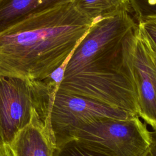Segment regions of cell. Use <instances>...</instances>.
<instances>
[{
  "instance_id": "obj_2",
  "label": "cell",
  "mask_w": 156,
  "mask_h": 156,
  "mask_svg": "<svg viewBox=\"0 0 156 156\" xmlns=\"http://www.w3.org/2000/svg\"><path fill=\"white\" fill-rule=\"evenodd\" d=\"M57 90L43 80L0 76V144H10L32 122H50Z\"/></svg>"
},
{
  "instance_id": "obj_1",
  "label": "cell",
  "mask_w": 156,
  "mask_h": 156,
  "mask_svg": "<svg viewBox=\"0 0 156 156\" xmlns=\"http://www.w3.org/2000/svg\"><path fill=\"white\" fill-rule=\"evenodd\" d=\"M93 24L65 0L0 34V76L43 80L71 54Z\"/></svg>"
},
{
  "instance_id": "obj_9",
  "label": "cell",
  "mask_w": 156,
  "mask_h": 156,
  "mask_svg": "<svg viewBox=\"0 0 156 156\" xmlns=\"http://www.w3.org/2000/svg\"><path fill=\"white\" fill-rule=\"evenodd\" d=\"M65 0H0V34Z\"/></svg>"
},
{
  "instance_id": "obj_12",
  "label": "cell",
  "mask_w": 156,
  "mask_h": 156,
  "mask_svg": "<svg viewBox=\"0 0 156 156\" xmlns=\"http://www.w3.org/2000/svg\"><path fill=\"white\" fill-rule=\"evenodd\" d=\"M136 23L140 31L156 55V15L142 17Z\"/></svg>"
},
{
  "instance_id": "obj_6",
  "label": "cell",
  "mask_w": 156,
  "mask_h": 156,
  "mask_svg": "<svg viewBox=\"0 0 156 156\" xmlns=\"http://www.w3.org/2000/svg\"><path fill=\"white\" fill-rule=\"evenodd\" d=\"M122 65L134 88L140 118L156 128V55L138 24L124 41Z\"/></svg>"
},
{
  "instance_id": "obj_3",
  "label": "cell",
  "mask_w": 156,
  "mask_h": 156,
  "mask_svg": "<svg viewBox=\"0 0 156 156\" xmlns=\"http://www.w3.org/2000/svg\"><path fill=\"white\" fill-rule=\"evenodd\" d=\"M137 27L127 10H121L94 23L71 53L64 76L82 71L122 67L126 37Z\"/></svg>"
},
{
  "instance_id": "obj_11",
  "label": "cell",
  "mask_w": 156,
  "mask_h": 156,
  "mask_svg": "<svg viewBox=\"0 0 156 156\" xmlns=\"http://www.w3.org/2000/svg\"><path fill=\"white\" fill-rule=\"evenodd\" d=\"M52 156H104L93 151L75 140L55 147Z\"/></svg>"
},
{
  "instance_id": "obj_4",
  "label": "cell",
  "mask_w": 156,
  "mask_h": 156,
  "mask_svg": "<svg viewBox=\"0 0 156 156\" xmlns=\"http://www.w3.org/2000/svg\"><path fill=\"white\" fill-rule=\"evenodd\" d=\"M150 132L139 116L102 118L77 130L71 140L104 156H143L152 143Z\"/></svg>"
},
{
  "instance_id": "obj_10",
  "label": "cell",
  "mask_w": 156,
  "mask_h": 156,
  "mask_svg": "<svg viewBox=\"0 0 156 156\" xmlns=\"http://www.w3.org/2000/svg\"><path fill=\"white\" fill-rule=\"evenodd\" d=\"M77 9L93 21L125 10L132 13L129 0H73Z\"/></svg>"
},
{
  "instance_id": "obj_16",
  "label": "cell",
  "mask_w": 156,
  "mask_h": 156,
  "mask_svg": "<svg viewBox=\"0 0 156 156\" xmlns=\"http://www.w3.org/2000/svg\"><path fill=\"white\" fill-rule=\"evenodd\" d=\"M150 134H151V137L152 141L156 142V128L154 129L152 131H151Z\"/></svg>"
},
{
  "instance_id": "obj_8",
  "label": "cell",
  "mask_w": 156,
  "mask_h": 156,
  "mask_svg": "<svg viewBox=\"0 0 156 156\" xmlns=\"http://www.w3.org/2000/svg\"><path fill=\"white\" fill-rule=\"evenodd\" d=\"M15 156H52L55 147L49 122H32L10 144Z\"/></svg>"
},
{
  "instance_id": "obj_15",
  "label": "cell",
  "mask_w": 156,
  "mask_h": 156,
  "mask_svg": "<svg viewBox=\"0 0 156 156\" xmlns=\"http://www.w3.org/2000/svg\"><path fill=\"white\" fill-rule=\"evenodd\" d=\"M143 156H156V142L152 141L149 149Z\"/></svg>"
},
{
  "instance_id": "obj_13",
  "label": "cell",
  "mask_w": 156,
  "mask_h": 156,
  "mask_svg": "<svg viewBox=\"0 0 156 156\" xmlns=\"http://www.w3.org/2000/svg\"><path fill=\"white\" fill-rule=\"evenodd\" d=\"M129 3L136 21L142 17L156 15V0H129Z\"/></svg>"
},
{
  "instance_id": "obj_14",
  "label": "cell",
  "mask_w": 156,
  "mask_h": 156,
  "mask_svg": "<svg viewBox=\"0 0 156 156\" xmlns=\"http://www.w3.org/2000/svg\"><path fill=\"white\" fill-rule=\"evenodd\" d=\"M0 156H15L10 144H0Z\"/></svg>"
},
{
  "instance_id": "obj_7",
  "label": "cell",
  "mask_w": 156,
  "mask_h": 156,
  "mask_svg": "<svg viewBox=\"0 0 156 156\" xmlns=\"http://www.w3.org/2000/svg\"><path fill=\"white\" fill-rule=\"evenodd\" d=\"M137 116L91 99L56 90L50 112V125L55 147L71 140L77 130L102 118Z\"/></svg>"
},
{
  "instance_id": "obj_5",
  "label": "cell",
  "mask_w": 156,
  "mask_h": 156,
  "mask_svg": "<svg viewBox=\"0 0 156 156\" xmlns=\"http://www.w3.org/2000/svg\"><path fill=\"white\" fill-rule=\"evenodd\" d=\"M57 90L139 116L135 92L122 65L118 68L82 71L64 76Z\"/></svg>"
}]
</instances>
